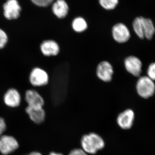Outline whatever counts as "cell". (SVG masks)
<instances>
[{"label":"cell","instance_id":"2","mask_svg":"<svg viewBox=\"0 0 155 155\" xmlns=\"http://www.w3.org/2000/svg\"><path fill=\"white\" fill-rule=\"evenodd\" d=\"M133 28L139 38H152L155 32V28L152 20L143 17H137L133 22Z\"/></svg>","mask_w":155,"mask_h":155},{"label":"cell","instance_id":"11","mask_svg":"<svg viewBox=\"0 0 155 155\" xmlns=\"http://www.w3.org/2000/svg\"><path fill=\"white\" fill-rule=\"evenodd\" d=\"M25 101L28 107L34 108H43L45 100L41 95L35 89H28L25 93Z\"/></svg>","mask_w":155,"mask_h":155},{"label":"cell","instance_id":"5","mask_svg":"<svg viewBox=\"0 0 155 155\" xmlns=\"http://www.w3.org/2000/svg\"><path fill=\"white\" fill-rule=\"evenodd\" d=\"M112 35L115 41L119 44L127 42L130 39V31L127 26L122 23H118L113 26Z\"/></svg>","mask_w":155,"mask_h":155},{"label":"cell","instance_id":"18","mask_svg":"<svg viewBox=\"0 0 155 155\" xmlns=\"http://www.w3.org/2000/svg\"><path fill=\"white\" fill-rule=\"evenodd\" d=\"M9 41L8 34L3 29L0 28V50L6 47Z\"/></svg>","mask_w":155,"mask_h":155},{"label":"cell","instance_id":"12","mask_svg":"<svg viewBox=\"0 0 155 155\" xmlns=\"http://www.w3.org/2000/svg\"><path fill=\"white\" fill-rule=\"evenodd\" d=\"M134 118L135 114L133 110L127 109L118 115L116 121L120 128L124 130H127L132 127Z\"/></svg>","mask_w":155,"mask_h":155},{"label":"cell","instance_id":"6","mask_svg":"<svg viewBox=\"0 0 155 155\" xmlns=\"http://www.w3.org/2000/svg\"><path fill=\"white\" fill-rule=\"evenodd\" d=\"M114 67L107 61H103L98 64L96 69L97 76L105 82H110L113 79Z\"/></svg>","mask_w":155,"mask_h":155},{"label":"cell","instance_id":"8","mask_svg":"<svg viewBox=\"0 0 155 155\" xmlns=\"http://www.w3.org/2000/svg\"><path fill=\"white\" fill-rule=\"evenodd\" d=\"M40 50L43 55L46 57H55L60 52V47L58 42L52 39L45 40L40 45Z\"/></svg>","mask_w":155,"mask_h":155},{"label":"cell","instance_id":"22","mask_svg":"<svg viewBox=\"0 0 155 155\" xmlns=\"http://www.w3.org/2000/svg\"><path fill=\"white\" fill-rule=\"evenodd\" d=\"M6 127L7 126L5 119L2 117H0V137L5 131Z\"/></svg>","mask_w":155,"mask_h":155},{"label":"cell","instance_id":"23","mask_svg":"<svg viewBox=\"0 0 155 155\" xmlns=\"http://www.w3.org/2000/svg\"><path fill=\"white\" fill-rule=\"evenodd\" d=\"M26 155H42L41 154V153L39 152H31L29 153L28 154Z\"/></svg>","mask_w":155,"mask_h":155},{"label":"cell","instance_id":"24","mask_svg":"<svg viewBox=\"0 0 155 155\" xmlns=\"http://www.w3.org/2000/svg\"><path fill=\"white\" fill-rule=\"evenodd\" d=\"M48 155H64L63 154L61 153H56L54 152H51Z\"/></svg>","mask_w":155,"mask_h":155},{"label":"cell","instance_id":"15","mask_svg":"<svg viewBox=\"0 0 155 155\" xmlns=\"http://www.w3.org/2000/svg\"><path fill=\"white\" fill-rule=\"evenodd\" d=\"M54 14L59 19H63L67 17L69 12V6L65 0H57L52 6Z\"/></svg>","mask_w":155,"mask_h":155},{"label":"cell","instance_id":"1","mask_svg":"<svg viewBox=\"0 0 155 155\" xmlns=\"http://www.w3.org/2000/svg\"><path fill=\"white\" fill-rule=\"evenodd\" d=\"M82 149L87 154L94 155L103 149L105 146L104 140L97 134L92 132L84 135L81 140Z\"/></svg>","mask_w":155,"mask_h":155},{"label":"cell","instance_id":"3","mask_svg":"<svg viewBox=\"0 0 155 155\" xmlns=\"http://www.w3.org/2000/svg\"><path fill=\"white\" fill-rule=\"evenodd\" d=\"M28 81L31 85L35 87H40L47 85L49 81V76L45 69L35 67L31 70L28 75Z\"/></svg>","mask_w":155,"mask_h":155},{"label":"cell","instance_id":"17","mask_svg":"<svg viewBox=\"0 0 155 155\" xmlns=\"http://www.w3.org/2000/svg\"><path fill=\"white\" fill-rule=\"evenodd\" d=\"M119 2V0H99L101 5L106 10L115 9Z\"/></svg>","mask_w":155,"mask_h":155},{"label":"cell","instance_id":"7","mask_svg":"<svg viewBox=\"0 0 155 155\" xmlns=\"http://www.w3.org/2000/svg\"><path fill=\"white\" fill-rule=\"evenodd\" d=\"M19 143L13 137L2 135L0 137V152L3 155H8L19 147Z\"/></svg>","mask_w":155,"mask_h":155},{"label":"cell","instance_id":"21","mask_svg":"<svg viewBox=\"0 0 155 155\" xmlns=\"http://www.w3.org/2000/svg\"><path fill=\"white\" fill-rule=\"evenodd\" d=\"M68 155H88L83 150L77 148L72 150L69 152Z\"/></svg>","mask_w":155,"mask_h":155},{"label":"cell","instance_id":"16","mask_svg":"<svg viewBox=\"0 0 155 155\" xmlns=\"http://www.w3.org/2000/svg\"><path fill=\"white\" fill-rule=\"evenodd\" d=\"M72 29L77 33H81L86 30L87 24L86 20L81 17H78L72 21Z\"/></svg>","mask_w":155,"mask_h":155},{"label":"cell","instance_id":"9","mask_svg":"<svg viewBox=\"0 0 155 155\" xmlns=\"http://www.w3.org/2000/svg\"><path fill=\"white\" fill-rule=\"evenodd\" d=\"M125 69L127 72L135 77H139L142 72V64L137 57L134 56L127 57L124 61Z\"/></svg>","mask_w":155,"mask_h":155},{"label":"cell","instance_id":"20","mask_svg":"<svg viewBox=\"0 0 155 155\" xmlns=\"http://www.w3.org/2000/svg\"><path fill=\"white\" fill-rule=\"evenodd\" d=\"M148 77L153 81L155 80V63L150 65L147 69Z\"/></svg>","mask_w":155,"mask_h":155},{"label":"cell","instance_id":"19","mask_svg":"<svg viewBox=\"0 0 155 155\" xmlns=\"http://www.w3.org/2000/svg\"><path fill=\"white\" fill-rule=\"evenodd\" d=\"M32 2L37 6L41 7H46L49 5L54 0H31Z\"/></svg>","mask_w":155,"mask_h":155},{"label":"cell","instance_id":"10","mask_svg":"<svg viewBox=\"0 0 155 155\" xmlns=\"http://www.w3.org/2000/svg\"><path fill=\"white\" fill-rule=\"evenodd\" d=\"M3 8L4 16L8 20L17 19L20 16L21 8L17 0H8Z\"/></svg>","mask_w":155,"mask_h":155},{"label":"cell","instance_id":"13","mask_svg":"<svg viewBox=\"0 0 155 155\" xmlns=\"http://www.w3.org/2000/svg\"><path fill=\"white\" fill-rule=\"evenodd\" d=\"M3 99L5 104L10 107H17L20 105L21 96L20 92L16 88H9L4 95Z\"/></svg>","mask_w":155,"mask_h":155},{"label":"cell","instance_id":"14","mask_svg":"<svg viewBox=\"0 0 155 155\" xmlns=\"http://www.w3.org/2000/svg\"><path fill=\"white\" fill-rule=\"evenodd\" d=\"M25 110L31 120L34 123L40 124L44 122L46 114L43 108H34L27 106Z\"/></svg>","mask_w":155,"mask_h":155},{"label":"cell","instance_id":"4","mask_svg":"<svg viewBox=\"0 0 155 155\" xmlns=\"http://www.w3.org/2000/svg\"><path fill=\"white\" fill-rule=\"evenodd\" d=\"M136 90L139 95L143 98H148L153 96L155 92L153 81L148 76L140 77L137 82Z\"/></svg>","mask_w":155,"mask_h":155}]
</instances>
